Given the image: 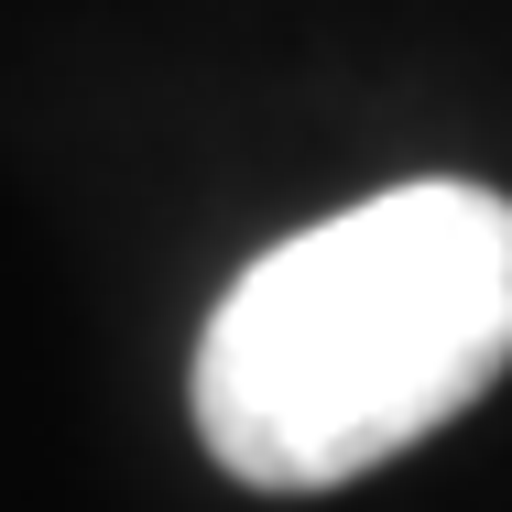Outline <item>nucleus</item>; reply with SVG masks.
Here are the masks:
<instances>
[{
  "instance_id": "nucleus-1",
  "label": "nucleus",
  "mask_w": 512,
  "mask_h": 512,
  "mask_svg": "<svg viewBox=\"0 0 512 512\" xmlns=\"http://www.w3.org/2000/svg\"><path fill=\"white\" fill-rule=\"evenodd\" d=\"M512 371V197H393L273 240L197 338V436L251 491H338Z\"/></svg>"
}]
</instances>
